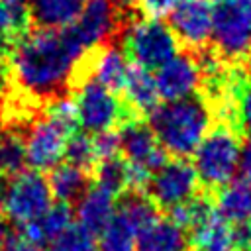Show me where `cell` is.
I'll return each mask as SVG.
<instances>
[{"mask_svg": "<svg viewBox=\"0 0 251 251\" xmlns=\"http://www.w3.org/2000/svg\"><path fill=\"white\" fill-rule=\"evenodd\" d=\"M84 57L67 29H39L12 45L8 73L24 96L55 100L63 96Z\"/></svg>", "mask_w": 251, "mask_h": 251, "instance_id": "6da1fadb", "label": "cell"}, {"mask_svg": "<svg viewBox=\"0 0 251 251\" xmlns=\"http://www.w3.org/2000/svg\"><path fill=\"white\" fill-rule=\"evenodd\" d=\"M214 108L206 98L192 96L176 102H165L151 112L149 127L167 153L176 159L192 155L212 129Z\"/></svg>", "mask_w": 251, "mask_h": 251, "instance_id": "7a4b0ae2", "label": "cell"}, {"mask_svg": "<svg viewBox=\"0 0 251 251\" xmlns=\"http://www.w3.org/2000/svg\"><path fill=\"white\" fill-rule=\"evenodd\" d=\"M76 116L73 98L59 96L51 100L47 110L29 122L22 135L25 147V161L33 171H51L65 157L69 137L75 133Z\"/></svg>", "mask_w": 251, "mask_h": 251, "instance_id": "3957f363", "label": "cell"}, {"mask_svg": "<svg viewBox=\"0 0 251 251\" xmlns=\"http://www.w3.org/2000/svg\"><path fill=\"white\" fill-rule=\"evenodd\" d=\"M216 55L229 63L251 59V0H212V35Z\"/></svg>", "mask_w": 251, "mask_h": 251, "instance_id": "277c9868", "label": "cell"}, {"mask_svg": "<svg viewBox=\"0 0 251 251\" xmlns=\"http://www.w3.org/2000/svg\"><path fill=\"white\" fill-rule=\"evenodd\" d=\"M192 155V169L198 176V182L212 190L224 188L233 180L237 173L239 139L235 127L229 124L212 127Z\"/></svg>", "mask_w": 251, "mask_h": 251, "instance_id": "5b68a950", "label": "cell"}, {"mask_svg": "<svg viewBox=\"0 0 251 251\" xmlns=\"http://www.w3.org/2000/svg\"><path fill=\"white\" fill-rule=\"evenodd\" d=\"M124 51L127 59L145 71L163 67L178 53V39L173 29L153 18L131 20L124 27Z\"/></svg>", "mask_w": 251, "mask_h": 251, "instance_id": "8992f818", "label": "cell"}, {"mask_svg": "<svg viewBox=\"0 0 251 251\" xmlns=\"http://www.w3.org/2000/svg\"><path fill=\"white\" fill-rule=\"evenodd\" d=\"M51 188L47 178L37 171H22L0 188V216L27 226L51 206Z\"/></svg>", "mask_w": 251, "mask_h": 251, "instance_id": "52a82bcc", "label": "cell"}, {"mask_svg": "<svg viewBox=\"0 0 251 251\" xmlns=\"http://www.w3.org/2000/svg\"><path fill=\"white\" fill-rule=\"evenodd\" d=\"M73 106H75V116H76V126H80L84 131L100 133L116 127L118 124L122 126L126 120L133 118L124 104L116 96V92L104 88L102 84L84 78L73 96Z\"/></svg>", "mask_w": 251, "mask_h": 251, "instance_id": "ba28073f", "label": "cell"}, {"mask_svg": "<svg viewBox=\"0 0 251 251\" xmlns=\"http://www.w3.org/2000/svg\"><path fill=\"white\" fill-rule=\"evenodd\" d=\"M120 24L122 14L118 0H86L76 22L67 27V31L78 47L88 53L112 43V37L120 31Z\"/></svg>", "mask_w": 251, "mask_h": 251, "instance_id": "9c48e42d", "label": "cell"}, {"mask_svg": "<svg viewBox=\"0 0 251 251\" xmlns=\"http://www.w3.org/2000/svg\"><path fill=\"white\" fill-rule=\"evenodd\" d=\"M198 192V176L184 159L167 161L159 167L147 182V194L157 208L173 210L186 204Z\"/></svg>", "mask_w": 251, "mask_h": 251, "instance_id": "30bf717a", "label": "cell"}, {"mask_svg": "<svg viewBox=\"0 0 251 251\" xmlns=\"http://www.w3.org/2000/svg\"><path fill=\"white\" fill-rule=\"evenodd\" d=\"M118 133L122 155L126 157V163L129 167L139 169L151 176L159 167L167 163V151L161 147L147 124L129 118L122 124V129Z\"/></svg>", "mask_w": 251, "mask_h": 251, "instance_id": "8fae6325", "label": "cell"}, {"mask_svg": "<svg viewBox=\"0 0 251 251\" xmlns=\"http://www.w3.org/2000/svg\"><path fill=\"white\" fill-rule=\"evenodd\" d=\"M202 82V65L192 53H176L163 67H159L155 75L159 98H163L165 102H176L196 96Z\"/></svg>", "mask_w": 251, "mask_h": 251, "instance_id": "7c38bea8", "label": "cell"}, {"mask_svg": "<svg viewBox=\"0 0 251 251\" xmlns=\"http://www.w3.org/2000/svg\"><path fill=\"white\" fill-rule=\"evenodd\" d=\"M175 37L190 49H200L212 35V0H182L169 16Z\"/></svg>", "mask_w": 251, "mask_h": 251, "instance_id": "4fadbf2b", "label": "cell"}, {"mask_svg": "<svg viewBox=\"0 0 251 251\" xmlns=\"http://www.w3.org/2000/svg\"><path fill=\"white\" fill-rule=\"evenodd\" d=\"M129 67L131 65H129L126 51L116 43H108L96 49L94 55L90 57L86 65V75H88L86 78L102 84L104 88L112 92H118L124 88Z\"/></svg>", "mask_w": 251, "mask_h": 251, "instance_id": "5bb4252c", "label": "cell"}, {"mask_svg": "<svg viewBox=\"0 0 251 251\" xmlns=\"http://www.w3.org/2000/svg\"><path fill=\"white\" fill-rule=\"evenodd\" d=\"M137 251H192L184 227L171 218H155L137 235Z\"/></svg>", "mask_w": 251, "mask_h": 251, "instance_id": "9a60e30c", "label": "cell"}, {"mask_svg": "<svg viewBox=\"0 0 251 251\" xmlns=\"http://www.w3.org/2000/svg\"><path fill=\"white\" fill-rule=\"evenodd\" d=\"M114 214H116L114 194L98 184L86 188L82 196L76 200V224L86 231H90L92 235L100 233Z\"/></svg>", "mask_w": 251, "mask_h": 251, "instance_id": "2e32d148", "label": "cell"}, {"mask_svg": "<svg viewBox=\"0 0 251 251\" xmlns=\"http://www.w3.org/2000/svg\"><path fill=\"white\" fill-rule=\"evenodd\" d=\"M124 104L127 106L129 114H151L159 106V92L155 84V76L141 69L131 65L129 73L124 82Z\"/></svg>", "mask_w": 251, "mask_h": 251, "instance_id": "e0dca14e", "label": "cell"}, {"mask_svg": "<svg viewBox=\"0 0 251 251\" xmlns=\"http://www.w3.org/2000/svg\"><path fill=\"white\" fill-rule=\"evenodd\" d=\"M214 206L218 214L231 226L251 224V178H233L229 184L220 188Z\"/></svg>", "mask_w": 251, "mask_h": 251, "instance_id": "ac0fdd59", "label": "cell"}, {"mask_svg": "<svg viewBox=\"0 0 251 251\" xmlns=\"http://www.w3.org/2000/svg\"><path fill=\"white\" fill-rule=\"evenodd\" d=\"M190 247L192 251H237L235 227L216 210L192 229Z\"/></svg>", "mask_w": 251, "mask_h": 251, "instance_id": "d6986e66", "label": "cell"}, {"mask_svg": "<svg viewBox=\"0 0 251 251\" xmlns=\"http://www.w3.org/2000/svg\"><path fill=\"white\" fill-rule=\"evenodd\" d=\"M86 0H31L29 18L43 29H67L71 27Z\"/></svg>", "mask_w": 251, "mask_h": 251, "instance_id": "ffe728a7", "label": "cell"}, {"mask_svg": "<svg viewBox=\"0 0 251 251\" xmlns=\"http://www.w3.org/2000/svg\"><path fill=\"white\" fill-rule=\"evenodd\" d=\"M231 112V126L251 133V73H231L222 94Z\"/></svg>", "mask_w": 251, "mask_h": 251, "instance_id": "44dd1931", "label": "cell"}, {"mask_svg": "<svg viewBox=\"0 0 251 251\" xmlns=\"http://www.w3.org/2000/svg\"><path fill=\"white\" fill-rule=\"evenodd\" d=\"M73 224V212L69 204H51L37 220L24 226V233L39 247H45L51 239H55L59 233H63Z\"/></svg>", "mask_w": 251, "mask_h": 251, "instance_id": "7402d4cb", "label": "cell"}, {"mask_svg": "<svg viewBox=\"0 0 251 251\" xmlns=\"http://www.w3.org/2000/svg\"><path fill=\"white\" fill-rule=\"evenodd\" d=\"M47 182H49L51 194L63 204L78 200L82 196V192L88 188L86 171L78 169L71 163H59L57 167H53Z\"/></svg>", "mask_w": 251, "mask_h": 251, "instance_id": "603a6c76", "label": "cell"}, {"mask_svg": "<svg viewBox=\"0 0 251 251\" xmlns=\"http://www.w3.org/2000/svg\"><path fill=\"white\" fill-rule=\"evenodd\" d=\"M139 229L120 212L112 216L106 227L98 233V251H135Z\"/></svg>", "mask_w": 251, "mask_h": 251, "instance_id": "cb8c5ba5", "label": "cell"}, {"mask_svg": "<svg viewBox=\"0 0 251 251\" xmlns=\"http://www.w3.org/2000/svg\"><path fill=\"white\" fill-rule=\"evenodd\" d=\"M29 10L25 4L0 0V47L16 45L29 27Z\"/></svg>", "mask_w": 251, "mask_h": 251, "instance_id": "d4e9b609", "label": "cell"}, {"mask_svg": "<svg viewBox=\"0 0 251 251\" xmlns=\"http://www.w3.org/2000/svg\"><path fill=\"white\" fill-rule=\"evenodd\" d=\"M96 184L112 192L114 196L129 188V165L116 157L108 161H100L96 165Z\"/></svg>", "mask_w": 251, "mask_h": 251, "instance_id": "484cf974", "label": "cell"}, {"mask_svg": "<svg viewBox=\"0 0 251 251\" xmlns=\"http://www.w3.org/2000/svg\"><path fill=\"white\" fill-rule=\"evenodd\" d=\"M118 210H120L139 231H141L143 227H147V226L157 218V206L151 202L149 196H145V194H141V192H131V194H127V196L122 200V204H120Z\"/></svg>", "mask_w": 251, "mask_h": 251, "instance_id": "4316f807", "label": "cell"}, {"mask_svg": "<svg viewBox=\"0 0 251 251\" xmlns=\"http://www.w3.org/2000/svg\"><path fill=\"white\" fill-rule=\"evenodd\" d=\"M27 165L25 147L22 135L16 131H6L0 135V169L10 175H18Z\"/></svg>", "mask_w": 251, "mask_h": 251, "instance_id": "83f0119b", "label": "cell"}, {"mask_svg": "<svg viewBox=\"0 0 251 251\" xmlns=\"http://www.w3.org/2000/svg\"><path fill=\"white\" fill-rule=\"evenodd\" d=\"M94 235L80 227L78 224H71L63 233L51 239L45 245V251H92Z\"/></svg>", "mask_w": 251, "mask_h": 251, "instance_id": "f1b7e54d", "label": "cell"}, {"mask_svg": "<svg viewBox=\"0 0 251 251\" xmlns=\"http://www.w3.org/2000/svg\"><path fill=\"white\" fill-rule=\"evenodd\" d=\"M65 159H67V163H71L78 169H84V171L88 167H92L96 163L92 137H88L86 133H73L65 147Z\"/></svg>", "mask_w": 251, "mask_h": 251, "instance_id": "f546056e", "label": "cell"}, {"mask_svg": "<svg viewBox=\"0 0 251 251\" xmlns=\"http://www.w3.org/2000/svg\"><path fill=\"white\" fill-rule=\"evenodd\" d=\"M94 143V155H96V163L100 161H108V159H116L122 153L120 147V133L114 129L108 131H100L92 137Z\"/></svg>", "mask_w": 251, "mask_h": 251, "instance_id": "4dcf8cb0", "label": "cell"}, {"mask_svg": "<svg viewBox=\"0 0 251 251\" xmlns=\"http://www.w3.org/2000/svg\"><path fill=\"white\" fill-rule=\"evenodd\" d=\"M139 10L145 14V18L161 20L165 16H171V12L182 2V0H135Z\"/></svg>", "mask_w": 251, "mask_h": 251, "instance_id": "1f68e13d", "label": "cell"}, {"mask_svg": "<svg viewBox=\"0 0 251 251\" xmlns=\"http://www.w3.org/2000/svg\"><path fill=\"white\" fill-rule=\"evenodd\" d=\"M2 251H41V247L35 245L24 231H14L6 235Z\"/></svg>", "mask_w": 251, "mask_h": 251, "instance_id": "d6a6232c", "label": "cell"}, {"mask_svg": "<svg viewBox=\"0 0 251 251\" xmlns=\"http://www.w3.org/2000/svg\"><path fill=\"white\" fill-rule=\"evenodd\" d=\"M237 171L241 173V176H249V178H251V133L239 143Z\"/></svg>", "mask_w": 251, "mask_h": 251, "instance_id": "836d02e7", "label": "cell"}, {"mask_svg": "<svg viewBox=\"0 0 251 251\" xmlns=\"http://www.w3.org/2000/svg\"><path fill=\"white\" fill-rule=\"evenodd\" d=\"M6 73H8V65H6V57H4V51L0 47V84L4 82L6 78Z\"/></svg>", "mask_w": 251, "mask_h": 251, "instance_id": "e575fe53", "label": "cell"}, {"mask_svg": "<svg viewBox=\"0 0 251 251\" xmlns=\"http://www.w3.org/2000/svg\"><path fill=\"white\" fill-rule=\"evenodd\" d=\"M8 235V229H6V224H4V218L0 216V251H2V245H4V239Z\"/></svg>", "mask_w": 251, "mask_h": 251, "instance_id": "d590c367", "label": "cell"}, {"mask_svg": "<svg viewBox=\"0 0 251 251\" xmlns=\"http://www.w3.org/2000/svg\"><path fill=\"white\" fill-rule=\"evenodd\" d=\"M2 184H4V171L0 169V188H2Z\"/></svg>", "mask_w": 251, "mask_h": 251, "instance_id": "8d00e7d4", "label": "cell"}, {"mask_svg": "<svg viewBox=\"0 0 251 251\" xmlns=\"http://www.w3.org/2000/svg\"><path fill=\"white\" fill-rule=\"evenodd\" d=\"M6 2H16V4H24L25 0H6Z\"/></svg>", "mask_w": 251, "mask_h": 251, "instance_id": "74e56055", "label": "cell"}, {"mask_svg": "<svg viewBox=\"0 0 251 251\" xmlns=\"http://www.w3.org/2000/svg\"><path fill=\"white\" fill-rule=\"evenodd\" d=\"M239 251H251V245H249V247H245V249H239Z\"/></svg>", "mask_w": 251, "mask_h": 251, "instance_id": "f35d334b", "label": "cell"}, {"mask_svg": "<svg viewBox=\"0 0 251 251\" xmlns=\"http://www.w3.org/2000/svg\"><path fill=\"white\" fill-rule=\"evenodd\" d=\"M118 2H122V0H118ZM124 2H126V0H124Z\"/></svg>", "mask_w": 251, "mask_h": 251, "instance_id": "ab89813d", "label": "cell"}]
</instances>
